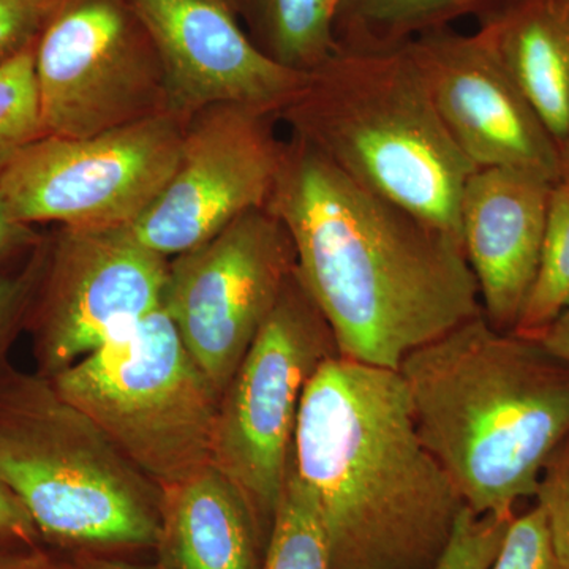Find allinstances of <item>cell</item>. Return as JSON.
I'll return each instance as SVG.
<instances>
[{
  "label": "cell",
  "mask_w": 569,
  "mask_h": 569,
  "mask_svg": "<svg viewBox=\"0 0 569 569\" xmlns=\"http://www.w3.org/2000/svg\"><path fill=\"white\" fill-rule=\"evenodd\" d=\"M47 260L48 247L39 244L22 268L0 271V381L13 369L11 347L22 329L28 328Z\"/></svg>",
  "instance_id": "23"
},
{
  "label": "cell",
  "mask_w": 569,
  "mask_h": 569,
  "mask_svg": "<svg viewBox=\"0 0 569 569\" xmlns=\"http://www.w3.org/2000/svg\"><path fill=\"white\" fill-rule=\"evenodd\" d=\"M296 269L293 242L268 208L238 217L170 263L163 309L222 396Z\"/></svg>",
  "instance_id": "10"
},
{
  "label": "cell",
  "mask_w": 569,
  "mask_h": 569,
  "mask_svg": "<svg viewBox=\"0 0 569 569\" xmlns=\"http://www.w3.org/2000/svg\"><path fill=\"white\" fill-rule=\"evenodd\" d=\"M162 66L171 114L189 121L213 104L274 116L307 73L280 66L239 26L228 0H129Z\"/></svg>",
  "instance_id": "14"
},
{
  "label": "cell",
  "mask_w": 569,
  "mask_h": 569,
  "mask_svg": "<svg viewBox=\"0 0 569 569\" xmlns=\"http://www.w3.org/2000/svg\"><path fill=\"white\" fill-rule=\"evenodd\" d=\"M0 478L58 545L159 546L162 490L50 378L14 367L0 381Z\"/></svg>",
  "instance_id": "5"
},
{
  "label": "cell",
  "mask_w": 569,
  "mask_h": 569,
  "mask_svg": "<svg viewBox=\"0 0 569 569\" xmlns=\"http://www.w3.org/2000/svg\"><path fill=\"white\" fill-rule=\"evenodd\" d=\"M43 137L36 47L0 67V179L21 151Z\"/></svg>",
  "instance_id": "22"
},
{
  "label": "cell",
  "mask_w": 569,
  "mask_h": 569,
  "mask_svg": "<svg viewBox=\"0 0 569 569\" xmlns=\"http://www.w3.org/2000/svg\"><path fill=\"white\" fill-rule=\"evenodd\" d=\"M186 122L167 112L92 137H41L10 164L0 194L31 227H130L173 174Z\"/></svg>",
  "instance_id": "9"
},
{
  "label": "cell",
  "mask_w": 569,
  "mask_h": 569,
  "mask_svg": "<svg viewBox=\"0 0 569 569\" xmlns=\"http://www.w3.org/2000/svg\"><path fill=\"white\" fill-rule=\"evenodd\" d=\"M560 181H569V134L560 148Z\"/></svg>",
  "instance_id": "32"
},
{
  "label": "cell",
  "mask_w": 569,
  "mask_h": 569,
  "mask_svg": "<svg viewBox=\"0 0 569 569\" xmlns=\"http://www.w3.org/2000/svg\"><path fill=\"white\" fill-rule=\"evenodd\" d=\"M50 380L160 490L211 466L220 396L163 306Z\"/></svg>",
  "instance_id": "6"
},
{
  "label": "cell",
  "mask_w": 569,
  "mask_h": 569,
  "mask_svg": "<svg viewBox=\"0 0 569 569\" xmlns=\"http://www.w3.org/2000/svg\"><path fill=\"white\" fill-rule=\"evenodd\" d=\"M260 523L219 468L162 489L159 546L171 569H261Z\"/></svg>",
  "instance_id": "16"
},
{
  "label": "cell",
  "mask_w": 569,
  "mask_h": 569,
  "mask_svg": "<svg viewBox=\"0 0 569 569\" xmlns=\"http://www.w3.org/2000/svg\"><path fill=\"white\" fill-rule=\"evenodd\" d=\"M537 340L550 355L569 365V309L548 326Z\"/></svg>",
  "instance_id": "31"
},
{
  "label": "cell",
  "mask_w": 569,
  "mask_h": 569,
  "mask_svg": "<svg viewBox=\"0 0 569 569\" xmlns=\"http://www.w3.org/2000/svg\"><path fill=\"white\" fill-rule=\"evenodd\" d=\"M339 355L331 328L296 269L217 408L213 467L271 531L293 466L299 407L310 378Z\"/></svg>",
  "instance_id": "7"
},
{
  "label": "cell",
  "mask_w": 569,
  "mask_h": 569,
  "mask_svg": "<svg viewBox=\"0 0 569 569\" xmlns=\"http://www.w3.org/2000/svg\"><path fill=\"white\" fill-rule=\"evenodd\" d=\"M274 119L238 104L194 112L186 122L173 174L127 227L134 241L164 258L178 257L238 217L266 208L283 151Z\"/></svg>",
  "instance_id": "12"
},
{
  "label": "cell",
  "mask_w": 569,
  "mask_h": 569,
  "mask_svg": "<svg viewBox=\"0 0 569 569\" xmlns=\"http://www.w3.org/2000/svg\"><path fill=\"white\" fill-rule=\"evenodd\" d=\"M170 261L129 228H62L33 301L37 373L52 378L163 306Z\"/></svg>",
  "instance_id": "11"
},
{
  "label": "cell",
  "mask_w": 569,
  "mask_h": 569,
  "mask_svg": "<svg viewBox=\"0 0 569 569\" xmlns=\"http://www.w3.org/2000/svg\"><path fill=\"white\" fill-rule=\"evenodd\" d=\"M518 0H342L335 17L337 44L392 50L460 18L492 20Z\"/></svg>",
  "instance_id": "18"
},
{
  "label": "cell",
  "mask_w": 569,
  "mask_h": 569,
  "mask_svg": "<svg viewBox=\"0 0 569 569\" xmlns=\"http://www.w3.org/2000/svg\"><path fill=\"white\" fill-rule=\"evenodd\" d=\"M59 0H0V67L36 47Z\"/></svg>",
  "instance_id": "27"
},
{
  "label": "cell",
  "mask_w": 569,
  "mask_h": 569,
  "mask_svg": "<svg viewBox=\"0 0 569 569\" xmlns=\"http://www.w3.org/2000/svg\"><path fill=\"white\" fill-rule=\"evenodd\" d=\"M556 183L512 168H478L460 198L463 252L482 316L512 332L537 279Z\"/></svg>",
  "instance_id": "15"
},
{
  "label": "cell",
  "mask_w": 569,
  "mask_h": 569,
  "mask_svg": "<svg viewBox=\"0 0 569 569\" xmlns=\"http://www.w3.org/2000/svg\"><path fill=\"white\" fill-rule=\"evenodd\" d=\"M438 116L477 168H512L560 181L559 144L498 59L482 29L451 28L406 43Z\"/></svg>",
  "instance_id": "13"
},
{
  "label": "cell",
  "mask_w": 569,
  "mask_h": 569,
  "mask_svg": "<svg viewBox=\"0 0 569 569\" xmlns=\"http://www.w3.org/2000/svg\"><path fill=\"white\" fill-rule=\"evenodd\" d=\"M568 309L569 181H559L550 193L548 224L537 279L512 332L538 339Z\"/></svg>",
  "instance_id": "20"
},
{
  "label": "cell",
  "mask_w": 569,
  "mask_h": 569,
  "mask_svg": "<svg viewBox=\"0 0 569 569\" xmlns=\"http://www.w3.org/2000/svg\"><path fill=\"white\" fill-rule=\"evenodd\" d=\"M489 569H568L553 549L548 522L538 505L512 518Z\"/></svg>",
  "instance_id": "25"
},
{
  "label": "cell",
  "mask_w": 569,
  "mask_h": 569,
  "mask_svg": "<svg viewBox=\"0 0 569 569\" xmlns=\"http://www.w3.org/2000/svg\"><path fill=\"white\" fill-rule=\"evenodd\" d=\"M269 209L343 358L399 370L418 348L481 316L458 239L362 189L307 142H283Z\"/></svg>",
  "instance_id": "1"
},
{
  "label": "cell",
  "mask_w": 569,
  "mask_h": 569,
  "mask_svg": "<svg viewBox=\"0 0 569 569\" xmlns=\"http://www.w3.org/2000/svg\"><path fill=\"white\" fill-rule=\"evenodd\" d=\"M261 569H331L320 519L293 466L269 531Z\"/></svg>",
  "instance_id": "21"
},
{
  "label": "cell",
  "mask_w": 569,
  "mask_h": 569,
  "mask_svg": "<svg viewBox=\"0 0 569 569\" xmlns=\"http://www.w3.org/2000/svg\"><path fill=\"white\" fill-rule=\"evenodd\" d=\"M36 78L43 137H92L170 112L129 0H59L36 44Z\"/></svg>",
  "instance_id": "8"
},
{
  "label": "cell",
  "mask_w": 569,
  "mask_h": 569,
  "mask_svg": "<svg viewBox=\"0 0 569 569\" xmlns=\"http://www.w3.org/2000/svg\"><path fill=\"white\" fill-rule=\"evenodd\" d=\"M39 244V234L36 230L31 224L18 222L0 194V263L9 260L13 254L36 249Z\"/></svg>",
  "instance_id": "29"
},
{
  "label": "cell",
  "mask_w": 569,
  "mask_h": 569,
  "mask_svg": "<svg viewBox=\"0 0 569 569\" xmlns=\"http://www.w3.org/2000/svg\"><path fill=\"white\" fill-rule=\"evenodd\" d=\"M258 47L287 69L309 73L336 50L326 0H250Z\"/></svg>",
  "instance_id": "19"
},
{
  "label": "cell",
  "mask_w": 569,
  "mask_h": 569,
  "mask_svg": "<svg viewBox=\"0 0 569 569\" xmlns=\"http://www.w3.org/2000/svg\"><path fill=\"white\" fill-rule=\"evenodd\" d=\"M479 29L560 148L569 134V0H518Z\"/></svg>",
  "instance_id": "17"
},
{
  "label": "cell",
  "mask_w": 569,
  "mask_h": 569,
  "mask_svg": "<svg viewBox=\"0 0 569 569\" xmlns=\"http://www.w3.org/2000/svg\"><path fill=\"white\" fill-rule=\"evenodd\" d=\"M418 436L463 505L509 518L569 436V365L478 316L403 359Z\"/></svg>",
  "instance_id": "3"
},
{
  "label": "cell",
  "mask_w": 569,
  "mask_h": 569,
  "mask_svg": "<svg viewBox=\"0 0 569 569\" xmlns=\"http://www.w3.org/2000/svg\"><path fill=\"white\" fill-rule=\"evenodd\" d=\"M40 538L31 516L0 478V548H37Z\"/></svg>",
  "instance_id": "28"
},
{
  "label": "cell",
  "mask_w": 569,
  "mask_h": 569,
  "mask_svg": "<svg viewBox=\"0 0 569 569\" xmlns=\"http://www.w3.org/2000/svg\"><path fill=\"white\" fill-rule=\"evenodd\" d=\"M342 0H326V6H328L329 13L332 14V20H335L337 7L340 6Z\"/></svg>",
  "instance_id": "34"
},
{
  "label": "cell",
  "mask_w": 569,
  "mask_h": 569,
  "mask_svg": "<svg viewBox=\"0 0 569 569\" xmlns=\"http://www.w3.org/2000/svg\"><path fill=\"white\" fill-rule=\"evenodd\" d=\"M293 471L331 569H432L466 507L418 436L399 370L340 355L307 385Z\"/></svg>",
  "instance_id": "2"
},
{
  "label": "cell",
  "mask_w": 569,
  "mask_h": 569,
  "mask_svg": "<svg viewBox=\"0 0 569 569\" xmlns=\"http://www.w3.org/2000/svg\"><path fill=\"white\" fill-rule=\"evenodd\" d=\"M279 118L362 189L462 244L460 198L478 168L448 133L406 44H337Z\"/></svg>",
  "instance_id": "4"
},
{
  "label": "cell",
  "mask_w": 569,
  "mask_h": 569,
  "mask_svg": "<svg viewBox=\"0 0 569 569\" xmlns=\"http://www.w3.org/2000/svg\"><path fill=\"white\" fill-rule=\"evenodd\" d=\"M515 516H479L463 507L456 519L447 548L432 569H489Z\"/></svg>",
  "instance_id": "24"
},
{
  "label": "cell",
  "mask_w": 569,
  "mask_h": 569,
  "mask_svg": "<svg viewBox=\"0 0 569 569\" xmlns=\"http://www.w3.org/2000/svg\"><path fill=\"white\" fill-rule=\"evenodd\" d=\"M0 569H69L37 548H0Z\"/></svg>",
  "instance_id": "30"
},
{
  "label": "cell",
  "mask_w": 569,
  "mask_h": 569,
  "mask_svg": "<svg viewBox=\"0 0 569 569\" xmlns=\"http://www.w3.org/2000/svg\"><path fill=\"white\" fill-rule=\"evenodd\" d=\"M535 498L548 522L553 549L569 569V436L546 463Z\"/></svg>",
  "instance_id": "26"
},
{
  "label": "cell",
  "mask_w": 569,
  "mask_h": 569,
  "mask_svg": "<svg viewBox=\"0 0 569 569\" xmlns=\"http://www.w3.org/2000/svg\"><path fill=\"white\" fill-rule=\"evenodd\" d=\"M86 569H142L133 565L122 563V561L92 560L86 565Z\"/></svg>",
  "instance_id": "33"
}]
</instances>
